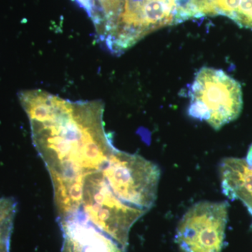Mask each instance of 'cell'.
<instances>
[{"label":"cell","instance_id":"52a82bcc","mask_svg":"<svg viewBox=\"0 0 252 252\" xmlns=\"http://www.w3.org/2000/svg\"><path fill=\"white\" fill-rule=\"evenodd\" d=\"M223 194L231 200H240L252 215V166L245 159L225 158L220 165Z\"/></svg>","mask_w":252,"mask_h":252},{"label":"cell","instance_id":"9c48e42d","mask_svg":"<svg viewBox=\"0 0 252 252\" xmlns=\"http://www.w3.org/2000/svg\"><path fill=\"white\" fill-rule=\"evenodd\" d=\"M246 161L248 162L250 166H252V144L250 148L249 149L248 155H247Z\"/></svg>","mask_w":252,"mask_h":252},{"label":"cell","instance_id":"3957f363","mask_svg":"<svg viewBox=\"0 0 252 252\" xmlns=\"http://www.w3.org/2000/svg\"><path fill=\"white\" fill-rule=\"evenodd\" d=\"M190 117L215 130L238 119L243 109V92L238 81L220 69L203 67L189 90Z\"/></svg>","mask_w":252,"mask_h":252},{"label":"cell","instance_id":"7a4b0ae2","mask_svg":"<svg viewBox=\"0 0 252 252\" xmlns=\"http://www.w3.org/2000/svg\"><path fill=\"white\" fill-rule=\"evenodd\" d=\"M195 18L192 0H108L95 30L112 54H124L154 32Z\"/></svg>","mask_w":252,"mask_h":252},{"label":"cell","instance_id":"6da1fadb","mask_svg":"<svg viewBox=\"0 0 252 252\" xmlns=\"http://www.w3.org/2000/svg\"><path fill=\"white\" fill-rule=\"evenodd\" d=\"M18 95L50 176L76 179L101 170L117 150L104 129L100 100L71 101L39 89Z\"/></svg>","mask_w":252,"mask_h":252},{"label":"cell","instance_id":"5b68a950","mask_svg":"<svg viewBox=\"0 0 252 252\" xmlns=\"http://www.w3.org/2000/svg\"><path fill=\"white\" fill-rule=\"evenodd\" d=\"M226 202H200L189 209L177 226L180 252H222L228 216Z\"/></svg>","mask_w":252,"mask_h":252},{"label":"cell","instance_id":"8992f818","mask_svg":"<svg viewBox=\"0 0 252 252\" xmlns=\"http://www.w3.org/2000/svg\"><path fill=\"white\" fill-rule=\"evenodd\" d=\"M62 230V252H125L126 250L94 226L77 222L59 223Z\"/></svg>","mask_w":252,"mask_h":252},{"label":"cell","instance_id":"277c9868","mask_svg":"<svg viewBox=\"0 0 252 252\" xmlns=\"http://www.w3.org/2000/svg\"><path fill=\"white\" fill-rule=\"evenodd\" d=\"M102 172L109 189L119 200L147 212L153 207L160 178L157 164L117 149Z\"/></svg>","mask_w":252,"mask_h":252},{"label":"cell","instance_id":"ba28073f","mask_svg":"<svg viewBox=\"0 0 252 252\" xmlns=\"http://www.w3.org/2000/svg\"><path fill=\"white\" fill-rule=\"evenodd\" d=\"M195 18L223 16L252 30V0H193Z\"/></svg>","mask_w":252,"mask_h":252}]
</instances>
